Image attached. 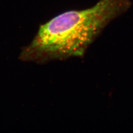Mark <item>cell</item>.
<instances>
[{
	"label": "cell",
	"instance_id": "obj_1",
	"mask_svg": "<svg viewBox=\"0 0 133 133\" xmlns=\"http://www.w3.org/2000/svg\"><path fill=\"white\" fill-rule=\"evenodd\" d=\"M129 6L130 0H100L88 9L60 14L41 25L19 58L23 62L44 63L82 57L108 23Z\"/></svg>",
	"mask_w": 133,
	"mask_h": 133
}]
</instances>
